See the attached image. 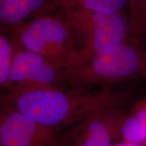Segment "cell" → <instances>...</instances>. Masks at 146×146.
Listing matches in <instances>:
<instances>
[{"label": "cell", "instance_id": "obj_1", "mask_svg": "<svg viewBox=\"0 0 146 146\" xmlns=\"http://www.w3.org/2000/svg\"><path fill=\"white\" fill-rule=\"evenodd\" d=\"M134 98L133 89L122 87H23L10 89L0 94V107L17 111L60 133L102 111L128 107Z\"/></svg>", "mask_w": 146, "mask_h": 146}, {"label": "cell", "instance_id": "obj_2", "mask_svg": "<svg viewBox=\"0 0 146 146\" xmlns=\"http://www.w3.org/2000/svg\"><path fill=\"white\" fill-rule=\"evenodd\" d=\"M145 36L133 34L114 50L64 70L65 87H120L145 77Z\"/></svg>", "mask_w": 146, "mask_h": 146}, {"label": "cell", "instance_id": "obj_3", "mask_svg": "<svg viewBox=\"0 0 146 146\" xmlns=\"http://www.w3.org/2000/svg\"><path fill=\"white\" fill-rule=\"evenodd\" d=\"M7 32L20 47L50 58L64 69L77 64L76 35L61 14H39Z\"/></svg>", "mask_w": 146, "mask_h": 146}, {"label": "cell", "instance_id": "obj_4", "mask_svg": "<svg viewBox=\"0 0 146 146\" xmlns=\"http://www.w3.org/2000/svg\"><path fill=\"white\" fill-rule=\"evenodd\" d=\"M58 14L68 22L76 35L78 47L76 65L96 55L114 50L131 35L136 34L125 10L111 13L73 11Z\"/></svg>", "mask_w": 146, "mask_h": 146}, {"label": "cell", "instance_id": "obj_5", "mask_svg": "<svg viewBox=\"0 0 146 146\" xmlns=\"http://www.w3.org/2000/svg\"><path fill=\"white\" fill-rule=\"evenodd\" d=\"M127 108L106 110L70 126L60 133L58 146H113Z\"/></svg>", "mask_w": 146, "mask_h": 146}, {"label": "cell", "instance_id": "obj_6", "mask_svg": "<svg viewBox=\"0 0 146 146\" xmlns=\"http://www.w3.org/2000/svg\"><path fill=\"white\" fill-rule=\"evenodd\" d=\"M64 70V68L59 63L24 49L16 43L8 89L36 86L65 87Z\"/></svg>", "mask_w": 146, "mask_h": 146}, {"label": "cell", "instance_id": "obj_7", "mask_svg": "<svg viewBox=\"0 0 146 146\" xmlns=\"http://www.w3.org/2000/svg\"><path fill=\"white\" fill-rule=\"evenodd\" d=\"M59 135L17 111L0 107V146H58Z\"/></svg>", "mask_w": 146, "mask_h": 146}, {"label": "cell", "instance_id": "obj_8", "mask_svg": "<svg viewBox=\"0 0 146 146\" xmlns=\"http://www.w3.org/2000/svg\"><path fill=\"white\" fill-rule=\"evenodd\" d=\"M52 0H0V29H10L35 17Z\"/></svg>", "mask_w": 146, "mask_h": 146}, {"label": "cell", "instance_id": "obj_9", "mask_svg": "<svg viewBox=\"0 0 146 146\" xmlns=\"http://www.w3.org/2000/svg\"><path fill=\"white\" fill-rule=\"evenodd\" d=\"M129 2V0H52L39 14L73 11L111 13L124 11Z\"/></svg>", "mask_w": 146, "mask_h": 146}, {"label": "cell", "instance_id": "obj_10", "mask_svg": "<svg viewBox=\"0 0 146 146\" xmlns=\"http://www.w3.org/2000/svg\"><path fill=\"white\" fill-rule=\"evenodd\" d=\"M16 43L8 32L0 29V92L10 88V72Z\"/></svg>", "mask_w": 146, "mask_h": 146}, {"label": "cell", "instance_id": "obj_11", "mask_svg": "<svg viewBox=\"0 0 146 146\" xmlns=\"http://www.w3.org/2000/svg\"><path fill=\"white\" fill-rule=\"evenodd\" d=\"M120 137L124 141L142 143L146 141V127L132 113L128 112L120 127Z\"/></svg>", "mask_w": 146, "mask_h": 146}, {"label": "cell", "instance_id": "obj_12", "mask_svg": "<svg viewBox=\"0 0 146 146\" xmlns=\"http://www.w3.org/2000/svg\"><path fill=\"white\" fill-rule=\"evenodd\" d=\"M113 146H142L141 143H134V142H130L127 141H123L119 142L118 143H114Z\"/></svg>", "mask_w": 146, "mask_h": 146}, {"label": "cell", "instance_id": "obj_13", "mask_svg": "<svg viewBox=\"0 0 146 146\" xmlns=\"http://www.w3.org/2000/svg\"><path fill=\"white\" fill-rule=\"evenodd\" d=\"M144 80L146 82V43H145V77H144Z\"/></svg>", "mask_w": 146, "mask_h": 146}]
</instances>
